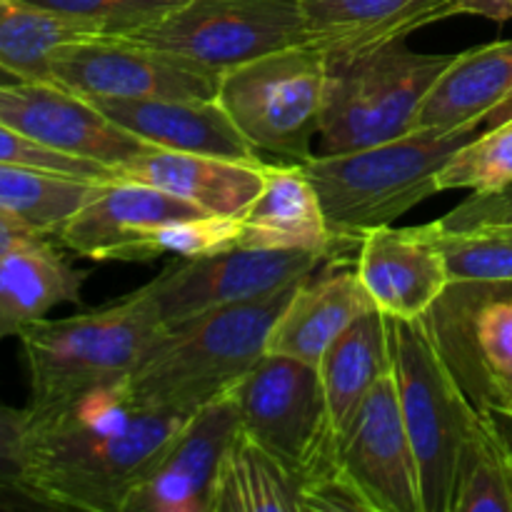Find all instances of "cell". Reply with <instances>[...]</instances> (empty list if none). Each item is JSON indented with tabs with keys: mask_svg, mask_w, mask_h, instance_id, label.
I'll return each instance as SVG.
<instances>
[{
	"mask_svg": "<svg viewBox=\"0 0 512 512\" xmlns=\"http://www.w3.org/2000/svg\"><path fill=\"white\" fill-rule=\"evenodd\" d=\"M25 410L20 503L78 512H128L138 483L185 420L140 403L128 380Z\"/></svg>",
	"mask_w": 512,
	"mask_h": 512,
	"instance_id": "obj_1",
	"label": "cell"
},
{
	"mask_svg": "<svg viewBox=\"0 0 512 512\" xmlns=\"http://www.w3.org/2000/svg\"><path fill=\"white\" fill-rule=\"evenodd\" d=\"M298 285L168 325L128 378L130 393L175 418L228 395L265 355L270 330Z\"/></svg>",
	"mask_w": 512,
	"mask_h": 512,
	"instance_id": "obj_2",
	"label": "cell"
},
{
	"mask_svg": "<svg viewBox=\"0 0 512 512\" xmlns=\"http://www.w3.org/2000/svg\"><path fill=\"white\" fill-rule=\"evenodd\" d=\"M473 135H478V130H413L403 138L368 148L315 153L300 165L318 190L333 238L360 240L368 230L393 225L415 205L438 193L443 165Z\"/></svg>",
	"mask_w": 512,
	"mask_h": 512,
	"instance_id": "obj_3",
	"label": "cell"
},
{
	"mask_svg": "<svg viewBox=\"0 0 512 512\" xmlns=\"http://www.w3.org/2000/svg\"><path fill=\"white\" fill-rule=\"evenodd\" d=\"M165 325L143 288L70 318H43L20 335L28 408L58 403L133 375Z\"/></svg>",
	"mask_w": 512,
	"mask_h": 512,
	"instance_id": "obj_4",
	"label": "cell"
},
{
	"mask_svg": "<svg viewBox=\"0 0 512 512\" xmlns=\"http://www.w3.org/2000/svg\"><path fill=\"white\" fill-rule=\"evenodd\" d=\"M393 380L418 460L423 512H450L455 458L475 400L445 355L433 315L390 320Z\"/></svg>",
	"mask_w": 512,
	"mask_h": 512,
	"instance_id": "obj_5",
	"label": "cell"
},
{
	"mask_svg": "<svg viewBox=\"0 0 512 512\" xmlns=\"http://www.w3.org/2000/svg\"><path fill=\"white\" fill-rule=\"evenodd\" d=\"M453 55L418 53L393 43L330 60L320 153H345L413 133L420 105Z\"/></svg>",
	"mask_w": 512,
	"mask_h": 512,
	"instance_id": "obj_6",
	"label": "cell"
},
{
	"mask_svg": "<svg viewBox=\"0 0 512 512\" xmlns=\"http://www.w3.org/2000/svg\"><path fill=\"white\" fill-rule=\"evenodd\" d=\"M325 85L328 58L310 45H295L225 70L215 100L258 153L305 163L315 155Z\"/></svg>",
	"mask_w": 512,
	"mask_h": 512,
	"instance_id": "obj_7",
	"label": "cell"
},
{
	"mask_svg": "<svg viewBox=\"0 0 512 512\" xmlns=\"http://www.w3.org/2000/svg\"><path fill=\"white\" fill-rule=\"evenodd\" d=\"M233 398L240 430L300 480L335 455L338 435L330 425L318 365L265 353L235 385Z\"/></svg>",
	"mask_w": 512,
	"mask_h": 512,
	"instance_id": "obj_8",
	"label": "cell"
},
{
	"mask_svg": "<svg viewBox=\"0 0 512 512\" xmlns=\"http://www.w3.org/2000/svg\"><path fill=\"white\" fill-rule=\"evenodd\" d=\"M130 40L223 75L228 68L305 43L300 0H185Z\"/></svg>",
	"mask_w": 512,
	"mask_h": 512,
	"instance_id": "obj_9",
	"label": "cell"
},
{
	"mask_svg": "<svg viewBox=\"0 0 512 512\" xmlns=\"http://www.w3.org/2000/svg\"><path fill=\"white\" fill-rule=\"evenodd\" d=\"M323 258L305 250L235 245L200 258H175L143 290L158 310L160 323L168 328L193 315L248 303L303 283L320 268Z\"/></svg>",
	"mask_w": 512,
	"mask_h": 512,
	"instance_id": "obj_10",
	"label": "cell"
},
{
	"mask_svg": "<svg viewBox=\"0 0 512 512\" xmlns=\"http://www.w3.org/2000/svg\"><path fill=\"white\" fill-rule=\"evenodd\" d=\"M53 83L80 98H215L220 73L130 38L73 40L50 60Z\"/></svg>",
	"mask_w": 512,
	"mask_h": 512,
	"instance_id": "obj_11",
	"label": "cell"
},
{
	"mask_svg": "<svg viewBox=\"0 0 512 512\" xmlns=\"http://www.w3.org/2000/svg\"><path fill=\"white\" fill-rule=\"evenodd\" d=\"M335 458L373 512H423L418 460L393 373L383 375L358 405L338 435Z\"/></svg>",
	"mask_w": 512,
	"mask_h": 512,
	"instance_id": "obj_12",
	"label": "cell"
},
{
	"mask_svg": "<svg viewBox=\"0 0 512 512\" xmlns=\"http://www.w3.org/2000/svg\"><path fill=\"white\" fill-rule=\"evenodd\" d=\"M0 123L43 148L93 160L110 170L153 148L58 83H0Z\"/></svg>",
	"mask_w": 512,
	"mask_h": 512,
	"instance_id": "obj_13",
	"label": "cell"
},
{
	"mask_svg": "<svg viewBox=\"0 0 512 512\" xmlns=\"http://www.w3.org/2000/svg\"><path fill=\"white\" fill-rule=\"evenodd\" d=\"M238 430L233 390L185 418L138 483L128 512H208L215 473Z\"/></svg>",
	"mask_w": 512,
	"mask_h": 512,
	"instance_id": "obj_14",
	"label": "cell"
},
{
	"mask_svg": "<svg viewBox=\"0 0 512 512\" xmlns=\"http://www.w3.org/2000/svg\"><path fill=\"white\" fill-rule=\"evenodd\" d=\"M355 273L370 303L390 320H418L450 288V270L435 225L368 230L360 238Z\"/></svg>",
	"mask_w": 512,
	"mask_h": 512,
	"instance_id": "obj_15",
	"label": "cell"
},
{
	"mask_svg": "<svg viewBox=\"0 0 512 512\" xmlns=\"http://www.w3.org/2000/svg\"><path fill=\"white\" fill-rule=\"evenodd\" d=\"M190 215L203 210L153 185L110 178L65 220L55 240L78 258L133 263L135 248L158 225Z\"/></svg>",
	"mask_w": 512,
	"mask_h": 512,
	"instance_id": "obj_16",
	"label": "cell"
},
{
	"mask_svg": "<svg viewBox=\"0 0 512 512\" xmlns=\"http://www.w3.org/2000/svg\"><path fill=\"white\" fill-rule=\"evenodd\" d=\"M105 118L160 150L263 160L215 98H85Z\"/></svg>",
	"mask_w": 512,
	"mask_h": 512,
	"instance_id": "obj_17",
	"label": "cell"
},
{
	"mask_svg": "<svg viewBox=\"0 0 512 512\" xmlns=\"http://www.w3.org/2000/svg\"><path fill=\"white\" fill-rule=\"evenodd\" d=\"M268 168L270 163L265 160H230L150 148L115 165L110 175L178 195L208 215L243 218L263 190Z\"/></svg>",
	"mask_w": 512,
	"mask_h": 512,
	"instance_id": "obj_18",
	"label": "cell"
},
{
	"mask_svg": "<svg viewBox=\"0 0 512 512\" xmlns=\"http://www.w3.org/2000/svg\"><path fill=\"white\" fill-rule=\"evenodd\" d=\"M305 43L330 60L355 58L455 15L453 0H300Z\"/></svg>",
	"mask_w": 512,
	"mask_h": 512,
	"instance_id": "obj_19",
	"label": "cell"
},
{
	"mask_svg": "<svg viewBox=\"0 0 512 512\" xmlns=\"http://www.w3.org/2000/svg\"><path fill=\"white\" fill-rule=\"evenodd\" d=\"M450 325L458 330L465 358L453 365L460 383L480 408L512 395V288L450 285Z\"/></svg>",
	"mask_w": 512,
	"mask_h": 512,
	"instance_id": "obj_20",
	"label": "cell"
},
{
	"mask_svg": "<svg viewBox=\"0 0 512 512\" xmlns=\"http://www.w3.org/2000/svg\"><path fill=\"white\" fill-rule=\"evenodd\" d=\"M512 103V38L453 53L420 105L415 130L468 133Z\"/></svg>",
	"mask_w": 512,
	"mask_h": 512,
	"instance_id": "obj_21",
	"label": "cell"
},
{
	"mask_svg": "<svg viewBox=\"0 0 512 512\" xmlns=\"http://www.w3.org/2000/svg\"><path fill=\"white\" fill-rule=\"evenodd\" d=\"M368 308L373 303L355 270H335L318 278L313 273L295 288L290 303L275 320L265 353L318 365L330 343Z\"/></svg>",
	"mask_w": 512,
	"mask_h": 512,
	"instance_id": "obj_22",
	"label": "cell"
},
{
	"mask_svg": "<svg viewBox=\"0 0 512 512\" xmlns=\"http://www.w3.org/2000/svg\"><path fill=\"white\" fill-rule=\"evenodd\" d=\"M240 223L243 248L328 255L335 243L318 190L300 163L270 165L263 190L245 210Z\"/></svg>",
	"mask_w": 512,
	"mask_h": 512,
	"instance_id": "obj_23",
	"label": "cell"
},
{
	"mask_svg": "<svg viewBox=\"0 0 512 512\" xmlns=\"http://www.w3.org/2000/svg\"><path fill=\"white\" fill-rule=\"evenodd\" d=\"M83 283V270H75L50 240L0 255V343L20 338L58 305L80 303Z\"/></svg>",
	"mask_w": 512,
	"mask_h": 512,
	"instance_id": "obj_24",
	"label": "cell"
},
{
	"mask_svg": "<svg viewBox=\"0 0 512 512\" xmlns=\"http://www.w3.org/2000/svg\"><path fill=\"white\" fill-rule=\"evenodd\" d=\"M388 373H393L390 318L373 305L330 343L318 363L335 435L343 433L370 388Z\"/></svg>",
	"mask_w": 512,
	"mask_h": 512,
	"instance_id": "obj_25",
	"label": "cell"
},
{
	"mask_svg": "<svg viewBox=\"0 0 512 512\" xmlns=\"http://www.w3.org/2000/svg\"><path fill=\"white\" fill-rule=\"evenodd\" d=\"M208 512H300V475L238 430L215 473Z\"/></svg>",
	"mask_w": 512,
	"mask_h": 512,
	"instance_id": "obj_26",
	"label": "cell"
},
{
	"mask_svg": "<svg viewBox=\"0 0 512 512\" xmlns=\"http://www.w3.org/2000/svg\"><path fill=\"white\" fill-rule=\"evenodd\" d=\"M450 512H512V448L480 405L470 413L460 440Z\"/></svg>",
	"mask_w": 512,
	"mask_h": 512,
	"instance_id": "obj_27",
	"label": "cell"
},
{
	"mask_svg": "<svg viewBox=\"0 0 512 512\" xmlns=\"http://www.w3.org/2000/svg\"><path fill=\"white\" fill-rule=\"evenodd\" d=\"M95 35H100V30L85 20L38 8L25 0H0V68L18 80L53 83L50 60L55 50Z\"/></svg>",
	"mask_w": 512,
	"mask_h": 512,
	"instance_id": "obj_28",
	"label": "cell"
},
{
	"mask_svg": "<svg viewBox=\"0 0 512 512\" xmlns=\"http://www.w3.org/2000/svg\"><path fill=\"white\" fill-rule=\"evenodd\" d=\"M98 183L103 180L0 163V210L55 240L65 220L90 198Z\"/></svg>",
	"mask_w": 512,
	"mask_h": 512,
	"instance_id": "obj_29",
	"label": "cell"
},
{
	"mask_svg": "<svg viewBox=\"0 0 512 512\" xmlns=\"http://www.w3.org/2000/svg\"><path fill=\"white\" fill-rule=\"evenodd\" d=\"M512 183V115H505L488 133L473 135L455 150L438 175V193L470 190L495 193Z\"/></svg>",
	"mask_w": 512,
	"mask_h": 512,
	"instance_id": "obj_30",
	"label": "cell"
},
{
	"mask_svg": "<svg viewBox=\"0 0 512 512\" xmlns=\"http://www.w3.org/2000/svg\"><path fill=\"white\" fill-rule=\"evenodd\" d=\"M435 225V223H433ZM440 248L450 270V285H498L512 288V233L510 230H470L443 233Z\"/></svg>",
	"mask_w": 512,
	"mask_h": 512,
	"instance_id": "obj_31",
	"label": "cell"
},
{
	"mask_svg": "<svg viewBox=\"0 0 512 512\" xmlns=\"http://www.w3.org/2000/svg\"><path fill=\"white\" fill-rule=\"evenodd\" d=\"M243 223L225 215H190L158 225L143 243L135 248L133 263H148L160 255L175 258H200L240 245Z\"/></svg>",
	"mask_w": 512,
	"mask_h": 512,
	"instance_id": "obj_32",
	"label": "cell"
},
{
	"mask_svg": "<svg viewBox=\"0 0 512 512\" xmlns=\"http://www.w3.org/2000/svg\"><path fill=\"white\" fill-rule=\"evenodd\" d=\"M25 3L85 20L108 38H130L168 18L185 0H25Z\"/></svg>",
	"mask_w": 512,
	"mask_h": 512,
	"instance_id": "obj_33",
	"label": "cell"
},
{
	"mask_svg": "<svg viewBox=\"0 0 512 512\" xmlns=\"http://www.w3.org/2000/svg\"><path fill=\"white\" fill-rule=\"evenodd\" d=\"M300 512H373V508L333 455L300 480Z\"/></svg>",
	"mask_w": 512,
	"mask_h": 512,
	"instance_id": "obj_34",
	"label": "cell"
},
{
	"mask_svg": "<svg viewBox=\"0 0 512 512\" xmlns=\"http://www.w3.org/2000/svg\"><path fill=\"white\" fill-rule=\"evenodd\" d=\"M0 163L30 165V168L55 170V173L75 175V178H88V180L113 178V175H110V168H105V165L43 148V145L33 143V140H28L25 135H20L18 130H13L5 123H0Z\"/></svg>",
	"mask_w": 512,
	"mask_h": 512,
	"instance_id": "obj_35",
	"label": "cell"
},
{
	"mask_svg": "<svg viewBox=\"0 0 512 512\" xmlns=\"http://www.w3.org/2000/svg\"><path fill=\"white\" fill-rule=\"evenodd\" d=\"M443 233H470V230H510L512 233V183L495 193H470L448 215L435 220Z\"/></svg>",
	"mask_w": 512,
	"mask_h": 512,
	"instance_id": "obj_36",
	"label": "cell"
},
{
	"mask_svg": "<svg viewBox=\"0 0 512 512\" xmlns=\"http://www.w3.org/2000/svg\"><path fill=\"white\" fill-rule=\"evenodd\" d=\"M25 420L28 410L0 405V503L3 505H23L18 495V473Z\"/></svg>",
	"mask_w": 512,
	"mask_h": 512,
	"instance_id": "obj_37",
	"label": "cell"
},
{
	"mask_svg": "<svg viewBox=\"0 0 512 512\" xmlns=\"http://www.w3.org/2000/svg\"><path fill=\"white\" fill-rule=\"evenodd\" d=\"M40 240H50L48 235L38 233L35 228H30L28 223L18 220L15 215H8L0 210V255L8 253V250L20 248V245L40 243Z\"/></svg>",
	"mask_w": 512,
	"mask_h": 512,
	"instance_id": "obj_38",
	"label": "cell"
},
{
	"mask_svg": "<svg viewBox=\"0 0 512 512\" xmlns=\"http://www.w3.org/2000/svg\"><path fill=\"white\" fill-rule=\"evenodd\" d=\"M455 15H478V18L512 23V0H453Z\"/></svg>",
	"mask_w": 512,
	"mask_h": 512,
	"instance_id": "obj_39",
	"label": "cell"
},
{
	"mask_svg": "<svg viewBox=\"0 0 512 512\" xmlns=\"http://www.w3.org/2000/svg\"><path fill=\"white\" fill-rule=\"evenodd\" d=\"M485 410L493 415L495 423H498V428H500V433L505 435V440H508V445L512 448V395L508 400H503V403H495Z\"/></svg>",
	"mask_w": 512,
	"mask_h": 512,
	"instance_id": "obj_40",
	"label": "cell"
},
{
	"mask_svg": "<svg viewBox=\"0 0 512 512\" xmlns=\"http://www.w3.org/2000/svg\"><path fill=\"white\" fill-rule=\"evenodd\" d=\"M13 80H18V78H15V75H10L8 70L0 68V83H13Z\"/></svg>",
	"mask_w": 512,
	"mask_h": 512,
	"instance_id": "obj_41",
	"label": "cell"
},
{
	"mask_svg": "<svg viewBox=\"0 0 512 512\" xmlns=\"http://www.w3.org/2000/svg\"><path fill=\"white\" fill-rule=\"evenodd\" d=\"M510 108H512V103H510Z\"/></svg>",
	"mask_w": 512,
	"mask_h": 512,
	"instance_id": "obj_42",
	"label": "cell"
}]
</instances>
